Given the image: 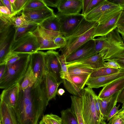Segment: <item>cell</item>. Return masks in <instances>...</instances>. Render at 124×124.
Returning a JSON list of instances; mask_svg holds the SVG:
<instances>
[{"label":"cell","instance_id":"6da1fadb","mask_svg":"<svg viewBox=\"0 0 124 124\" xmlns=\"http://www.w3.org/2000/svg\"><path fill=\"white\" fill-rule=\"evenodd\" d=\"M44 75L39 82L33 80L28 87L19 88L13 108L18 124H38L48 104Z\"/></svg>","mask_w":124,"mask_h":124},{"label":"cell","instance_id":"7a4b0ae2","mask_svg":"<svg viewBox=\"0 0 124 124\" xmlns=\"http://www.w3.org/2000/svg\"><path fill=\"white\" fill-rule=\"evenodd\" d=\"M30 54H21L20 58L16 62L7 64L5 72L0 79V88H7L18 83L24 77L29 67Z\"/></svg>","mask_w":124,"mask_h":124},{"label":"cell","instance_id":"3957f363","mask_svg":"<svg viewBox=\"0 0 124 124\" xmlns=\"http://www.w3.org/2000/svg\"><path fill=\"white\" fill-rule=\"evenodd\" d=\"M109 33V43L105 49L104 59L105 61H115L124 69V42L117 28Z\"/></svg>","mask_w":124,"mask_h":124},{"label":"cell","instance_id":"277c9868","mask_svg":"<svg viewBox=\"0 0 124 124\" xmlns=\"http://www.w3.org/2000/svg\"><path fill=\"white\" fill-rule=\"evenodd\" d=\"M95 93L92 89H84L81 97L82 115L85 124H100L101 120L96 109L94 101Z\"/></svg>","mask_w":124,"mask_h":124},{"label":"cell","instance_id":"5b68a950","mask_svg":"<svg viewBox=\"0 0 124 124\" xmlns=\"http://www.w3.org/2000/svg\"><path fill=\"white\" fill-rule=\"evenodd\" d=\"M119 5L108 0H103L95 8L85 16L86 20L101 24L110 17L122 10Z\"/></svg>","mask_w":124,"mask_h":124},{"label":"cell","instance_id":"8992f818","mask_svg":"<svg viewBox=\"0 0 124 124\" xmlns=\"http://www.w3.org/2000/svg\"><path fill=\"white\" fill-rule=\"evenodd\" d=\"M40 46L36 37L29 32L16 41L13 39L9 47V51L17 54H31L39 50Z\"/></svg>","mask_w":124,"mask_h":124},{"label":"cell","instance_id":"52a82bcc","mask_svg":"<svg viewBox=\"0 0 124 124\" xmlns=\"http://www.w3.org/2000/svg\"><path fill=\"white\" fill-rule=\"evenodd\" d=\"M55 15L60 22V32L66 39L72 34L85 18L84 16L80 13L67 15L58 11Z\"/></svg>","mask_w":124,"mask_h":124},{"label":"cell","instance_id":"ba28073f","mask_svg":"<svg viewBox=\"0 0 124 124\" xmlns=\"http://www.w3.org/2000/svg\"><path fill=\"white\" fill-rule=\"evenodd\" d=\"M97 25L83 33L67 39L66 46L60 49L59 51L61 52V55L66 58L83 44L93 39Z\"/></svg>","mask_w":124,"mask_h":124},{"label":"cell","instance_id":"9c48e42d","mask_svg":"<svg viewBox=\"0 0 124 124\" xmlns=\"http://www.w3.org/2000/svg\"><path fill=\"white\" fill-rule=\"evenodd\" d=\"M22 14L29 23L38 25L55 15L53 9L47 6L35 9H23Z\"/></svg>","mask_w":124,"mask_h":124},{"label":"cell","instance_id":"30bf717a","mask_svg":"<svg viewBox=\"0 0 124 124\" xmlns=\"http://www.w3.org/2000/svg\"><path fill=\"white\" fill-rule=\"evenodd\" d=\"M93 39L83 44L66 58L67 64L81 60L97 54L95 50Z\"/></svg>","mask_w":124,"mask_h":124},{"label":"cell","instance_id":"8fae6325","mask_svg":"<svg viewBox=\"0 0 124 124\" xmlns=\"http://www.w3.org/2000/svg\"><path fill=\"white\" fill-rule=\"evenodd\" d=\"M58 52L49 50L44 52L45 70L50 72L56 77L59 81H62L60 77V66L58 59Z\"/></svg>","mask_w":124,"mask_h":124},{"label":"cell","instance_id":"7c38bea8","mask_svg":"<svg viewBox=\"0 0 124 124\" xmlns=\"http://www.w3.org/2000/svg\"><path fill=\"white\" fill-rule=\"evenodd\" d=\"M44 52L38 51L30 54V64L36 82L39 81L45 73Z\"/></svg>","mask_w":124,"mask_h":124},{"label":"cell","instance_id":"4fadbf2b","mask_svg":"<svg viewBox=\"0 0 124 124\" xmlns=\"http://www.w3.org/2000/svg\"><path fill=\"white\" fill-rule=\"evenodd\" d=\"M38 28L46 35L53 39L60 35H62L60 32V22L55 14L38 25Z\"/></svg>","mask_w":124,"mask_h":124},{"label":"cell","instance_id":"5bb4252c","mask_svg":"<svg viewBox=\"0 0 124 124\" xmlns=\"http://www.w3.org/2000/svg\"><path fill=\"white\" fill-rule=\"evenodd\" d=\"M123 10L116 13L102 23L98 24L93 39L96 37L105 35L117 28L118 23Z\"/></svg>","mask_w":124,"mask_h":124},{"label":"cell","instance_id":"9a60e30c","mask_svg":"<svg viewBox=\"0 0 124 124\" xmlns=\"http://www.w3.org/2000/svg\"><path fill=\"white\" fill-rule=\"evenodd\" d=\"M124 77V69H120L118 72L103 77H90L86 84L87 87L91 89L103 87L114 80Z\"/></svg>","mask_w":124,"mask_h":124},{"label":"cell","instance_id":"2e32d148","mask_svg":"<svg viewBox=\"0 0 124 124\" xmlns=\"http://www.w3.org/2000/svg\"><path fill=\"white\" fill-rule=\"evenodd\" d=\"M104 51H102L85 59L67 64V66L75 65H79L96 69L105 67L104 65L105 61L103 58Z\"/></svg>","mask_w":124,"mask_h":124},{"label":"cell","instance_id":"e0dca14e","mask_svg":"<svg viewBox=\"0 0 124 124\" xmlns=\"http://www.w3.org/2000/svg\"><path fill=\"white\" fill-rule=\"evenodd\" d=\"M82 0H60L57 8L62 14H76L82 9Z\"/></svg>","mask_w":124,"mask_h":124},{"label":"cell","instance_id":"ac0fdd59","mask_svg":"<svg viewBox=\"0 0 124 124\" xmlns=\"http://www.w3.org/2000/svg\"><path fill=\"white\" fill-rule=\"evenodd\" d=\"M19 92L18 83L5 89L0 96V101H4L8 106L14 108L17 103Z\"/></svg>","mask_w":124,"mask_h":124},{"label":"cell","instance_id":"d6986e66","mask_svg":"<svg viewBox=\"0 0 124 124\" xmlns=\"http://www.w3.org/2000/svg\"><path fill=\"white\" fill-rule=\"evenodd\" d=\"M13 27L11 26L0 32V64L4 62L10 52L9 49L10 44L9 41L13 34Z\"/></svg>","mask_w":124,"mask_h":124},{"label":"cell","instance_id":"ffe728a7","mask_svg":"<svg viewBox=\"0 0 124 124\" xmlns=\"http://www.w3.org/2000/svg\"><path fill=\"white\" fill-rule=\"evenodd\" d=\"M124 87V77L116 79L103 87L98 96L100 99L111 96Z\"/></svg>","mask_w":124,"mask_h":124},{"label":"cell","instance_id":"44dd1931","mask_svg":"<svg viewBox=\"0 0 124 124\" xmlns=\"http://www.w3.org/2000/svg\"><path fill=\"white\" fill-rule=\"evenodd\" d=\"M48 100L49 101L55 98L58 88L63 81H59L52 73L45 71L44 73Z\"/></svg>","mask_w":124,"mask_h":124},{"label":"cell","instance_id":"7402d4cb","mask_svg":"<svg viewBox=\"0 0 124 124\" xmlns=\"http://www.w3.org/2000/svg\"><path fill=\"white\" fill-rule=\"evenodd\" d=\"M0 124H18L13 108L2 101L0 102Z\"/></svg>","mask_w":124,"mask_h":124},{"label":"cell","instance_id":"603a6c76","mask_svg":"<svg viewBox=\"0 0 124 124\" xmlns=\"http://www.w3.org/2000/svg\"><path fill=\"white\" fill-rule=\"evenodd\" d=\"M33 34L36 37L38 41L39 44L40 50H55L59 47L54 43L53 39L48 37L38 28L33 32Z\"/></svg>","mask_w":124,"mask_h":124},{"label":"cell","instance_id":"cb8c5ba5","mask_svg":"<svg viewBox=\"0 0 124 124\" xmlns=\"http://www.w3.org/2000/svg\"><path fill=\"white\" fill-rule=\"evenodd\" d=\"M120 92L109 97L103 99L99 98L101 103V111L103 120H106L109 114L113 107L115 102L117 101V97Z\"/></svg>","mask_w":124,"mask_h":124},{"label":"cell","instance_id":"d4e9b609","mask_svg":"<svg viewBox=\"0 0 124 124\" xmlns=\"http://www.w3.org/2000/svg\"><path fill=\"white\" fill-rule=\"evenodd\" d=\"M70 98L71 104L70 108L75 115L78 124H85L82 114L81 97L73 95Z\"/></svg>","mask_w":124,"mask_h":124},{"label":"cell","instance_id":"484cf974","mask_svg":"<svg viewBox=\"0 0 124 124\" xmlns=\"http://www.w3.org/2000/svg\"><path fill=\"white\" fill-rule=\"evenodd\" d=\"M38 25L29 23L24 26L14 28L15 32L13 39L16 41L20 38L29 32H33L38 28Z\"/></svg>","mask_w":124,"mask_h":124},{"label":"cell","instance_id":"4316f807","mask_svg":"<svg viewBox=\"0 0 124 124\" xmlns=\"http://www.w3.org/2000/svg\"><path fill=\"white\" fill-rule=\"evenodd\" d=\"M67 67L70 75L80 74L90 75L95 70L88 67L79 65H74Z\"/></svg>","mask_w":124,"mask_h":124},{"label":"cell","instance_id":"83f0119b","mask_svg":"<svg viewBox=\"0 0 124 124\" xmlns=\"http://www.w3.org/2000/svg\"><path fill=\"white\" fill-rule=\"evenodd\" d=\"M63 124H78L77 118L70 108H67L61 112Z\"/></svg>","mask_w":124,"mask_h":124},{"label":"cell","instance_id":"f1b7e54d","mask_svg":"<svg viewBox=\"0 0 124 124\" xmlns=\"http://www.w3.org/2000/svg\"><path fill=\"white\" fill-rule=\"evenodd\" d=\"M120 70V69L103 67L95 70L91 74L90 77L96 78L106 76L117 73Z\"/></svg>","mask_w":124,"mask_h":124},{"label":"cell","instance_id":"f546056e","mask_svg":"<svg viewBox=\"0 0 124 124\" xmlns=\"http://www.w3.org/2000/svg\"><path fill=\"white\" fill-rule=\"evenodd\" d=\"M62 81L64 87L69 93L73 96L81 97L83 89L79 88L72 80L70 81L66 79H63Z\"/></svg>","mask_w":124,"mask_h":124},{"label":"cell","instance_id":"4dcf8cb0","mask_svg":"<svg viewBox=\"0 0 124 124\" xmlns=\"http://www.w3.org/2000/svg\"><path fill=\"white\" fill-rule=\"evenodd\" d=\"M58 59L60 66V77L62 79H66L69 81L72 80L68 71L66 58L63 56L59 54Z\"/></svg>","mask_w":124,"mask_h":124},{"label":"cell","instance_id":"1f68e13d","mask_svg":"<svg viewBox=\"0 0 124 124\" xmlns=\"http://www.w3.org/2000/svg\"><path fill=\"white\" fill-rule=\"evenodd\" d=\"M93 39L95 43V51L97 53L106 49L109 43L108 33L105 35Z\"/></svg>","mask_w":124,"mask_h":124},{"label":"cell","instance_id":"d6a6232c","mask_svg":"<svg viewBox=\"0 0 124 124\" xmlns=\"http://www.w3.org/2000/svg\"><path fill=\"white\" fill-rule=\"evenodd\" d=\"M90 75H70V76L75 85L81 89L83 90Z\"/></svg>","mask_w":124,"mask_h":124},{"label":"cell","instance_id":"836d02e7","mask_svg":"<svg viewBox=\"0 0 124 124\" xmlns=\"http://www.w3.org/2000/svg\"><path fill=\"white\" fill-rule=\"evenodd\" d=\"M0 32L13 26L12 16L0 13Z\"/></svg>","mask_w":124,"mask_h":124},{"label":"cell","instance_id":"e575fe53","mask_svg":"<svg viewBox=\"0 0 124 124\" xmlns=\"http://www.w3.org/2000/svg\"><path fill=\"white\" fill-rule=\"evenodd\" d=\"M46 6L43 0H28L23 10L35 9Z\"/></svg>","mask_w":124,"mask_h":124},{"label":"cell","instance_id":"d590c367","mask_svg":"<svg viewBox=\"0 0 124 124\" xmlns=\"http://www.w3.org/2000/svg\"><path fill=\"white\" fill-rule=\"evenodd\" d=\"M12 18L14 28L22 27L29 24L22 14L19 16H13Z\"/></svg>","mask_w":124,"mask_h":124},{"label":"cell","instance_id":"8d00e7d4","mask_svg":"<svg viewBox=\"0 0 124 124\" xmlns=\"http://www.w3.org/2000/svg\"><path fill=\"white\" fill-rule=\"evenodd\" d=\"M28 0H15L14 3L12 4L14 11L16 14L23 10Z\"/></svg>","mask_w":124,"mask_h":124},{"label":"cell","instance_id":"74e56055","mask_svg":"<svg viewBox=\"0 0 124 124\" xmlns=\"http://www.w3.org/2000/svg\"><path fill=\"white\" fill-rule=\"evenodd\" d=\"M21 55V54H17L10 52L3 63H5L7 64L13 63L20 59Z\"/></svg>","mask_w":124,"mask_h":124},{"label":"cell","instance_id":"f35d334b","mask_svg":"<svg viewBox=\"0 0 124 124\" xmlns=\"http://www.w3.org/2000/svg\"><path fill=\"white\" fill-rule=\"evenodd\" d=\"M54 44L59 46L60 48L64 47L66 45L67 40L63 36L60 35L53 38Z\"/></svg>","mask_w":124,"mask_h":124},{"label":"cell","instance_id":"ab89813d","mask_svg":"<svg viewBox=\"0 0 124 124\" xmlns=\"http://www.w3.org/2000/svg\"><path fill=\"white\" fill-rule=\"evenodd\" d=\"M45 116L49 120L52 124H63L61 117L57 115L51 114Z\"/></svg>","mask_w":124,"mask_h":124},{"label":"cell","instance_id":"60d3db41","mask_svg":"<svg viewBox=\"0 0 124 124\" xmlns=\"http://www.w3.org/2000/svg\"><path fill=\"white\" fill-rule=\"evenodd\" d=\"M95 106L97 115L101 120H103L101 111V106L100 99L95 94L94 96Z\"/></svg>","mask_w":124,"mask_h":124},{"label":"cell","instance_id":"b9f144b4","mask_svg":"<svg viewBox=\"0 0 124 124\" xmlns=\"http://www.w3.org/2000/svg\"><path fill=\"white\" fill-rule=\"evenodd\" d=\"M103 0H91L85 13V16L98 6Z\"/></svg>","mask_w":124,"mask_h":124},{"label":"cell","instance_id":"7bdbcfd3","mask_svg":"<svg viewBox=\"0 0 124 124\" xmlns=\"http://www.w3.org/2000/svg\"><path fill=\"white\" fill-rule=\"evenodd\" d=\"M108 124H124V118L116 114L109 121Z\"/></svg>","mask_w":124,"mask_h":124},{"label":"cell","instance_id":"ee69618b","mask_svg":"<svg viewBox=\"0 0 124 124\" xmlns=\"http://www.w3.org/2000/svg\"><path fill=\"white\" fill-rule=\"evenodd\" d=\"M117 102V101L115 102L113 107L109 114L106 120L107 121H109L112 117L116 115L119 111L118 109L120 105L119 104L117 106H116Z\"/></svg>","mask_w":124,"mask_h":124},{"label":"cell","instance_id":"f6af8a7d","mask_svg":"<svg viewBox=\"0 0 124 124\" xmlns=\"http://www.w3.org/2000/svg\"><path fill=\"white\" fill-rule=\"evenodd\" d=\"M4 6L7 8L13 16L16 14L14 12L12 4L10 0H1Z\"/></svg>","mask_w":124,"mask_h":124},{"label":"cell","instance_id":"bcb514c9","mask_svg":"<svg viewBox=\"0 0 124 124\" xmlns=\"http://www.w3.org/2000/svg\"><path fill=\"white\" fill-rule=\"evenodd\" d=\"M107 62H105L104 65L105 67L108 68L120 69H121L119 65L116 62L109 60Z\"/></svg>","mask_w":124,"mask_h":124},{"label":"cell","instance_id":"7dc6e473","mask_svg":"<svg viewBox=\"0 0 124 124\" xmlns=\"http://www.w3.org/2000/svg\"><path fill=\"white\" fill-rule=\"evenodd\" d=\"M47 7L57 8L60 0H43Z\"/></svg>","mask_w":124,"mask_h":124},{"label":"cell","instance_id":"c3c4849f","mask_svg":"<svg viewBox=\"0 0 124 124\" xmlns=\"http://www.w3.org/2000/svg\"><path fill=\"white\" fill-rule=\"evenodd\" d=\"M117 102L124 104V87L119 92L117 99Z\"/></svg>","mask_w":124,"mask_h":124},{"label":"cell","instance_id":"681fc988","mask_svg":"<svg viewBox=\"0 0 124 124\" xmlns=\"http://www.w3.org/2000/svg\"><path fill=\"white\" fill-rule=\"evenodd\" d=\"M91 0H82V11L81 14L84 16L88 6Z\"/></svg>","mask_w":124,"mask_h":124},{"label":"cell","instance_id":"f907efd6","mask_svg":"<svg viewBox=\"0 0 124 124\" xmlns=\"http://www.w3.org/2000/svg\"><path fill=\"white\" fill-rule=\"evenodd\" d=\"M0 13L13 17L9 10L5 6H0Z\"/></svg>","mask_w":124,"mask_h":124},{"label":"cell","instance_id":"816d5d0a","mask_svg":"<svg viewBox=\"0 0 124 124\" xmlns=\"http://www.w3.org/2000/svg\"><path fill=\"white\" fill-rule=\"evenodd\" d=\"M7 64L5 63L0 64V79L3 77L6 70Z\"/></svg>","mask_w":124,"mask_h":124},{"label":"cell","instance_id":"f5cc1de1","mask_svg":"<svg viewBox=\"0 0 124 124\" xmlns=\"http://www.w3.org/2000/svg\"><path fill=\"white\" fill-rule=\"evenodd\" d=\"M117 27H124V9L118 21Z\"/></svg>","mask_w":124,"mask_h":124},{"label":"cell","instance_id":"db71d44e","mask_svg":"<svg viewBox=\"0 0 124 124\" xmlns=\"http://www.w3.org/2000/svg\"><path fill=\"white\" fill-rule=\"evenodd\" d=\"M110 1L115 4L118 5L124 9V0H110Z\"/></svg>","mask_w":124,"mask_h":124},{"label":"cell","instance_id":"11a10c76","mask_svg":"<svg viewBox=\"0 0 124 124\" xmlns=\"http://www.w3.org/2000/svg\"><path fill=\"white\" fill-rule=\"evenodd\" d=\"M117 29L118 32L121 35L124 42V27H117Z\"/></svg>","mask_w":124,"mask_h":124},{"label":"cell","instance_id":"9f6ffc18","mask_svg":"<svg viewBox=\"0 0 124 124\" xmlns=\"http://www.w3.org/2000/svg\"><path fill=\"white\" fill-rule=\"evenodd\" d=\"M46 124H52L49 120L45 116H43L42 119Z\"/></svg>","mask_w":124,"mask_h":124},{"label":"cell","instance_id":"6f0895ef","mask_svg":"<svg viewBox=\"0 0 124 124\" xmlns=\"http://www.w3.org/2000/svg\"><path fill=\"white\" fill-rule=\"evenodd\" d=\"M64 90L62 88H60L57 91V94L59 95H62L65 93Z\"/></svg>","mask_w":124,"mask_h":124},{"label":"cell","instance_id":"680465c9","mask_svg":"<svg viewBox=\"0 0 124 124\" xmlns=\"http://www.w3.org/2000/svg\"><path fill=\"white\" fill-rule=\"evenodd\" d=\"M117 114L121 116L124 118V109H123L121 108L119 110V111Z\"/></svg>","mask_w":124,"mask_h":124},{"label":"cell","instance_id":"91938a15","mask_svg":"<svg viewBox=\"0 0 124 124\" xmlns=\"http://www.w3.org/2000/svg\"><path fill=\"white\" fill-rule=\"evenodd\" d=\"M39 124H46L45 121L42 119L39 122Z\"/></svg>","mask_w":124,"mask_h":124},{"label":"cell","instance_id":"94428289","mask_svg":"<svg viewBox=\"0 0 124 124\" xmlns=\"http://www.w3.org/2000/svg\"><path fill=\"white\" fill-rule=\"evenodd\" d=\"M100 124H106V123L103 120H101Z\"/></svg>","mask_w":124,"mask_h":124},{"label":"cell","instance_id":"6125c7cd","mask_svg":"<svg viewBox=\"0 0 124 124\" xmlns=\"http://www.w3.org/2000/svg\"><path fill=\"white\" fill-rule=\"evenodd\" d=\"M122 108L123 109H124V104H123V105L122 106Z\"/></svg>","mask_w":124,"mask_h":124}]
</instances>
